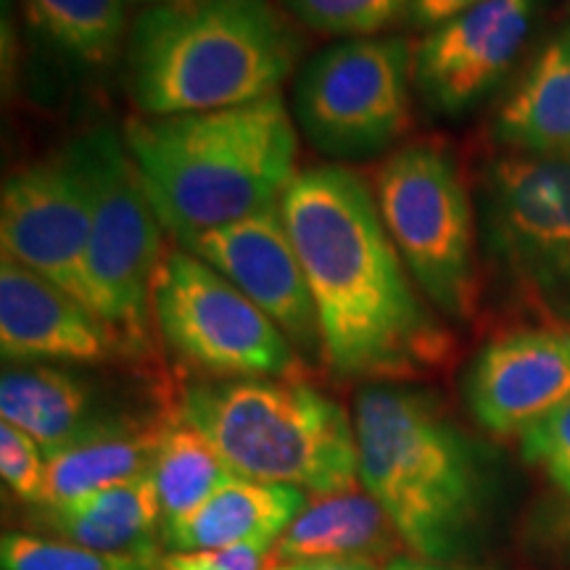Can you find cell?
<instances>
[{
	"label": "cell",
	"instance_id": "cell-1",
	"mask_svg": "<svg viewBox=\"0 0 570 570\" xmlns=\"http://www.w3.org/2000/svg\"><path fill=\"white\" fill-rule=\"evenodd\" d=\"M281 212L333 373L394 377L436 365L449 336L404 267L365 177L338 164L304 169Z\"/></svg>",
	"mask_w": 570,
	"mask_h": 570
},
{
	"label": "cell",
	"instance_id": "cell-2",
	"mask_svg": "<svg viewBox=\"0 0 570 570\" xmlns=\"http://www.w3.org/2000/svg\"><path fill=\"white\" fill-rule=\"evenodd\" d=\"M122 135L156 217L177 246L281 206L298 177L296 125L283 96L130 119Z\"/></svg>",
	"mask_w": 570,
	"mask_h": 570
},
{
	"label": "cell",
	"instance_id": "cell-3",
	"mask_svg": "<svg viewBox=\"0 0 570 570\" xmlns=\"http://www.w3.org/2000/svg\"><path fill=\"white\" fill-rule=\"evenodd\" d=\"M302 51L273 0L146 6L127 32V90L142 117L233 109L281 96Z\"/></svg>",
	"mask_w": 570,
	"mask_h": 570
},
{
	"label": "cell",
	"instance_id": "cell-4",
	"mask_svg": "<svg viewBox=\"0 0 570 570\" xmlns=\"http://www.w3.org/2000/svg\"><path fill=\"white\" fill-rule=\"evenodd\" d=\"M194 425L238 479L294 487L312 497L354 489V420L336 399L296 377H219L183 394Z\"/></svg>",
	"mask_w": 570,
	"mask_h": 570
},
{
	"label": "cell",
	"instance_id": "cell-5",
	"mask_svg": "<svg viewBox=\"0 0 570 570\" xmlns=\"http://www.w3.org/2000/svg\"><path fill=\"white\" fill-rule=\"evenodd\" d=\"M360 481L417 558L454 550L475 512L473 449L423 391L370 386L354 410Z\"/></svg>",
	"mask_w": 570,
	"mask_h": 570
},
{
	"label": "cell",
	"instance_id": "cell-6",
	"mask_svg": "<svg viewBox=\"0 0 570 570\" xmlns=\"http://www.w3.org/2000/svg\"><path fill=\"white\" fill-rule=\"evenodd\" d=\"M69 148L82 164L92 198L82 302L135 354L146 346L154 317V285L164 262L161 223L122 132L96 127Z\"/></svg>",
	"mask_w": 570,
	"mask_h": 570
},
{
	"label": "cell",
	"instance_id": "cell-7",
	"mask_svg": "<svg viewBox=\"0 0 570 570\" xmlns=\"http://www.w3.org/2000/svg\"><path fill=\"white\" fill-rule=\"evenodd\" d=\"M373 194L420 294L441 315L473 317L479 217L458 159L436 142H410L377 167Z\"/></svg>",
	"mask_w": 570,
	"mask_h": 570
},
{
	"label": "cell",
	"instance_id": "cell-8",
	"mask_svg": "<svg viewBox=\"0 0 570 570\" xmlns=\"http://www.w3.org/2000/svg\"><path fill=\"white\" fill-rule=\"evenodd\" d=\"M491 273L520 304L570 327V156H499L481 177Z\"/></svg>",
	"mask_w": 570,
	"mask_h": 570
},
{
	"label": "cell",
	"instance_id": "cell-9",
	"mask_svg": "<svg viewBox=\"0 0 570 570\" xmlns=\"http://www.w3.org/2000/svg\"><path fill=\"white\" fill-rule=\"evenodd\" d=\"M412 61L404 38H346L312 56L294 85L296 127L331 159H367L410 130Z\"/></svg>",
	"mask_w": 570,
	"mask_h": 570
},
{
	"label": "cell",
	"instance_id": "cell-10",
	"mask_svg": "<svg viewBox=\"0 0 570 570\" xmlns=\"http://www.w3.org/2000/svg\"><path fill=\"white\" fill-rule=\"evenodd\" d=\"M154 320L183 360L219 377H296L285 333L217 269L177 246L154 285Z\"/></svg>",
	"mask_w": 570,
	"mask_h": 570
},
{
	"label": "cell",
	"instance_id": "cell-11",
	"mask_svg": "<svg viewBox=\"0 0 570 570\" xmlns=\"http://www.w3.org/2000/svg\"><path fill=\"white\" fill-rule=\"evenodd\" d=\"M90 223V185L69 146L56 159L35 161L6 177L0 196L3 256L80 302Z\"/></svg>",
	"mask_w": 570,
	"mask_h": 570
},
{
	"label": "cell",
	"instance_id": "cell-12",
	"mask_svg": "<svg viewBox=\"0 0 570 570\" xmlns=\"http://www.w3.org/2000/svg\"><path fill=\"white\" fill-rule=\"evenodd\" d=\"M533 19L537 0H483L428 30L412 61L428 109L444 117L475 109L515 67Z\"/></svg>",
	"mask_w": 570,
	"mask_h": 570
},
{
	"label": "cell",
	"instance_id": "cell-13",
	"mask_svg": "<svg viewBox=\"0 0 570 570\" xmlns=\"http://www.w3.org/2000/svg\"><path fill=\"white\" fill-rule=\"evenodd\" d=\"M180 246L252 298L281 327L296 352L323 354L317 306L281 206L198 233Z\"/></svg>",
	"mask_w": 570,
	"mask_h": 570
},
{
	"label": "cell",
	"instance_id": "cell-14",
	"mask_svg": "<svg viewBox=\"0 0 570 570\" xmlns=\"http://www.w3.org/2000/svg\"><path fill=\"white\" fill-rule=\"evenodd\" d=\"M473 417L497 436H523L570 404V327H533L481 348L468 373Z\"/></svg>",
	"mask_w": 570,
	"mask_h": 570
},
{
	"label": "cell",
	"instance_id": "cell-15",
	"mask_svg": "<svg viewBox=\"0 0 570 570\" xmlns=\"http://www.w3.org/2000/svg\"><path fill=\"white\" fill-rule=\"evenodd\" d=\"M0 352L6 362L101 365L132 354L96 312L32 269L0 262Z\"/></svg>",
	"mask_w": 570,
	"mask_h": 570
},
{
	"label": "cell",
	"instance_id": "cell-16",
	"mask_svg": "<svg viewBox=\"0 0 570 570\" xmlns=\"http://www.w3.org/2000/svg\"><path fill=\"white\" fill-rule=\"evenodd\" d=\"M0 415L53 454L85 439L135 425L106 415L90 381L51 365L6 370L0 381Z\"/></svg>",
	"mask_w": 570,
	"mask_h": 570
},
{
	"label": "cell",
	"instance_id": "cell-17",
	"mask_svg": "<svg viewBox=\"0 0 570 570\" xmlns=\"http://www.w3.org/2000/svg\"><path fill=\"white\" fill-rule=\"evenodd\" d=\"M306 508V491L248 479H230L202 508L173 523L161 537L173 552H212L240 544L275 547Z\"/></svg>",
	"mask_w": 570,
	"mask_h": 570
},
{
	"label": "cell",
	"instance_id": "cell-18",
	"mask_svg": "<svg viewBox=\"0 0 570 570\" xmlns=\"http://www.w3.org/2000/svg\"><path fill=\"white\" fill-rule=\"evenodd\" d=\"M491 132L510 154L570 156V24L529 63L499 106Z\"/></svg>",
	"mask_w": 570,
	"mask_h": 570
},
{
	"label": "cell",
	"instance_id": "cell-19",
	"mask_svg": "<svg viewBox=\"0 0 570 570\" xmlns=\"http://www.w3.org/2000/svg\"><path fill=\"white\" fill-rule=\"evenodd\" d=\"M391 531H396L394 523L367 491L354 487L315 497L275 541L269 566L320 558L373 560L391 550Z\"/></svg>",
	"mask_w": 570,
	"mask_h": 570
},
{
	"label": "cell",
	"instance_id": "cell-20",
	"mask_svg": "<svg viewBox=\"0 0 570 570\" xmlns=\"http://www.w3.org/2000/svg\"><path fill=\"white\" fill-rule=\"evenodd\" d=\"M48 525L75 544L98 552H159L164 512L151 473L117 487L92 491L75 502L48 508Z\"/></svg>",
	"mask_w": 570,
	"mask_h": 570
},
{
	"label": "cell",
	"instance_id": "cell-21",
	"mask_svg": "<svg viewBox=\"0 0 570 570\" xmlns=\"http://www.w3.org/2000/svg\"><path fill=\"white\" fill-rule=\"evenodd\" d=\"M164 425L167 423H135L46 454L48 479L42 508H59L92 491L151 473Z\"/></svg>",
	"mask_w": 570,
	"mask_h": 570
},
{
	"label": "cell",
	"instance_id": "cell-22",
	"mask_svg": "<svg viewBox=\"0 0 570 570\" xmlns=\"http://www.w3.org/2000/svg\"><path fill=\"white\" fill-rule=\"evenodd\" d=\"M27 21L53 51L82 67H106L127 46V0H21Z\"/></svg>",
	"mask_w": 570,
	"mask_h": 570
},
{
	"label": "cell",
	"instance_id": "cell-23",
	"mask_svg": "<svg viewBox=\"0 0 570 570\" xmlns=\"http://www.w3.org/2000/svg\"><path fill=\"white\" fill-rule=\"evenodd\" d=\"M230 479H235L233 470L194 425L183 417L164 425L151 468L164 523L190 515Z\"/></svg>",
	"mask_w": 570,
	"mask_h": 570
},
{
	"label": "cell",
	"instance_id": "cell-24",
	"mask_svg": "<svg viewBox=\"0 0 570 570\" xmlns=\"http://www.w3.org/2000/svg\"><path fill=\"white\" fill-rule=\"evenodd\" d=\"M161 552H98L67 539H42L19 531L6 533L0 541L3 570H161Z\"/></svg>",
	"mask_w": 570,
	"mask_h": 570
},
{
	"label": "cell",
	"instance_id": "cell-25",
	"mask_svg": "<svg viewBox=\"0 0 570 570\" xmlns=\"http://www.w3.org/2000/svg\"><path fill=\"white\" fill-rule=\"evenodd\" d=\"M296 24L338 38H373L407 13L410 0H277Z\"/></svg>",
	"mask_w": 570,
	"mask_h": 570
},
{
	"label": "cell",
	"instance_id": "cell-26",
	"mask_svg": "<svg viewBox=\"0 0 570 570\" xmlns=\"http://www.w3.org/2000/svg\"><path fill=\"white\" fill-rule=\"evenodd\" d=\"M0 475L21 502H46V452L32 436L9 423H0Z\"/></svg>",
	"mask_w": 570,
	"mask_h": 570
},
{
	"label": "cell",
	"instance_id": "cell-27",
	"mask_svg": "<svg viewBox=\"0 0 570 570\" xmlns=\"http://www.w3.org/2000/svg\"><path fill=\"white\" fill-rule=\"evenodd\" d=\"M520 441L523 458L544 470L547 479L570 497V404L531 425Z\"/></svg>",
	"mask_w": 570,
	"mask_h": 570
},
{
	"label": "cell",
	"instance_id": "cell-28",
	"mask_svg": "<svg viewBox=\"0 0 570 570\" xmlns=\"http://www.w3.org/2000/svg\"><path fill=\"white\" fill-rule=\"evenodd\" d=\"M273 547L240 544L212 552H173L161 562V570H265V558Z\"/></svg>",
	"mask_w": 570,
	"mask_h": 570
},
{
	"label": "cell",
	"instance_id": "cell-29",
	"mask_svg": "<svg viewBox=\"0 0 570 570\" xmlns=\"http://www.w3.org/2000/svg\"><path fill=\"white\" fill-rule=\"evenodd\" d=\"M479 3H483V0H410L404 19H407V24L415 27V30L428 32Z\"/></svg>",
	"mask_w": 570,
	"mask_h": 570
},
{
	"label": "cell",
	"instance_id": "cell-30",
	"mask_svg": "<svg viewBox=\"0 0 570 570\" xmlns=\"http://www.w3.org/2000/svg\"><path fill=\"white\" fill-rule=\"evenodd\" d=\"M269 570H381L375 560L365 558H320V560H296L269 566Z\"/></svg>",
	"mask_w": 570,
	"mask_h": 570
},
{
	"label": "cell",
	"instance_id": "cell-31",
	"mask_svg": "<svg viewBox=\"0 0 570 570\" xmlns=\"http://www.w3.org/2000/svg\"><path fill=\"white\" fill-rule=\"evenodd\" d=\"M386 570H444V568H433V566H428V562H420V560H394Z\"/></svg>",
	"mask_w": 570,
	"mask_h": 570
},
{
	"label": "cell",
	"instance_id": "cell-32",
	"mask_svg": "<svg viewBox=\"0 0 570 570\" xmlns=\"http://www.w3.org/2000/svg\"><path fill=\"white\" fill-rule=\"evenodd\" d=\"M127 3H146V6H156V3H175V0H127Z\"/></svg>",
	"mask_w": 570,
	"mask_h": 570
}]
</instances>
